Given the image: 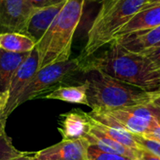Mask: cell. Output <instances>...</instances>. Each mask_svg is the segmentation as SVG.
<instances>
[{
    "label": "cell",
    "instance_id": "1",
    "mask_svg": "<svg viewBox=\"0 0 160 160\" xmlns=\"http://www.w3.org/2000/svg\"><path fill=\"white\" fill-rule=\"evenodd\" d=\"M84 61L85 72L98 69L145 91H160V68L142 54L126 50L115 40L101 54L93 55Z\"/></svg>",
    "mask_w": 160,
    "mask_h": 160
},
{
    "label": "cell",
    "instance_id": "20",
    "mask_svg": "<svg viewBox=\"0 0 160 160\" xmlns=\"http://www.w3.org/2000/svg\"><path fill=\"white\" fill-rule=\"evenodd\" d=\"M135 141L140 150L148 152L160 158V142L147 138L143 135H136Z\"/></svg>",
    "mask_w": 160,
    "mask_h": 160
},
{
    "label": "cell",
    "instance_id": "3",
    "mask_svg": "<svg viewBox=\"0 0 160 160\" xmlns=\"http://www.w3.org/2000/svg\"><path fill=\"white\" fill-rule=\"evenodd\" d=\"M86 0H67L36 48L39 69L70 59L74 34L81 22Z\"/></svg>",
    "mask_w": 160,
    "mask_h": 160
},
{
    "label": "cell",
    "instance_id": "29",
    "mask_svg": "<svg viewBox=\"0 0 160 160\" xmlns=\"http://www.w3.org/2000/svg\"><path fill=\"white\" fill-rule=\"evenodd\" d=\"M17 160H30V156H29L28 153H26L23 157H22L21 158H19V159Z\"/></svg>",
    "mask_w": 160,
    "mask_h": 160
},
{
    "label": "cell",
    "instance_id": "24",
    "mask_svg": "<svg viewBox=\"0 0 160 160\" xmlns=\"http://www.w3.org/2000/svg\"><path fill=\"white\" fill-rule=\"evenodd\" d=\"M27 1L34 9L48 6V0H27Z\"/></svg>",
    "mask_w": 160,
    "mask_h": 160
},
{
    "label": "cell",
    "instance_id": "15",
    "mask_svg": "<svg viewBox=\"0 0 160 160\" xmlns=\"http://www.w3.org/2000/svg\"><path fill=\"white\" fill-rule=\"evenodd\" d=\"M160 25V4L142 8L116 35L115 38L131 32L150 29Z\"/></svg>",
    "mask_w": 160,
    "mask_h": 160
},
{
    "label": "cell",
    "instance_id": "26",
    "mask_svg": "<svg viewBox=\"0 0 160 160\" xmlns=\"http://www.w3.org/2000/svg\"><path fill=\"white\" fill-rule=\"evenodd\" d=\"M147 138H150V139H154V140H157L160 142V125L157 126L156 128H153V130H151V132H149L148 134L146 135H143Z\"/></svg>",
    "mask_w": 160,
    "mask_h": 160
},
{
    "label": "cell",
    "instance_id": "10",
    "mask_svg": "<svg viewBox=\"0 0 160 160\" xmlns=\"http://www.w3.org/2000/svg\"><path fill=\"white\" fill-rule=\"evenodd\" d=\"M90 114L80 109H73L59 115L57 129L62 137V141L85 139L90 132Z\"/></svg>",
    "mask_w": 160,
    "mask_h": 160
},
{
    "label": "cell",
    "instance_id": "4",
    "mask_svg": "<svg viewBox=\"0 0 160 160\" xmlns=\"http://www.w3.org/2000/svg\"><path fill=\"white\" fill-rule=\"evenodd\" d=\"M148 0H105L93 21L88 33L87 41L80 54L86 60L102 47L112 43L120 30L140 12Z\"/></svg>",
    "mask_w": 160,
    "mask_h": 160
},
{
    "label": "cell",
    "instance_id": "16",
    "mask_svg": "<svg viewBox=\"0 0 160 160\" xmlns=\"http://www.w3.org/2000/svg\"><path fill=\"white\" fill-rule=\"evenodd\" d=\"M87 92L88 84L83 77V81L82 82L76 84L62 85L51 92L50 94L46 95L43 98L89 106Z\"/></svg>",
    "mask_w": 160,
    "mask_h": 160
},
{
    "label": "cell",
    "instance_id": "12",
    "mask_svg": "<svg viewBox=\"0 0 160 160\" xmlns=\"http://www.w3.org/2000/svg\"><path fill=\"white\" fill-rule=\"evenodd\" d=\"M114 40L129 52L142 53L144 51L160 46V25L131 32L118 37Z\"/></svg>",
    "mask_w": 160,
    "mask_h": 160
},
{
    "label": "cell",
    "instance_id": "19",
    "mask_svg": "<svg viewBox=\"0 0 160 160\" xmlns=\"http://www.w3.org/2000/svg\"><path fill=\"white\" fill-rule=\"evenodd\" d=\"M7 119L0 112V160H17L23 157L26 152L19 151L12 143L6 132Z\"/></svg>",
    "mask_w": 160,
    "mask_h": 160
},
{
    "label": "cell",
    "instance_id": "5",
    "mask_svg": "<svg viewBox=\"0 0 160 160\" xmlns=\"http://www.w3.org/2000/svg\"><path fill=\"white\" fill-rule=\"evenodd\" d=\"M84 73L85 61L80 56L38 69L21 94L17 102V108L28 100L43 98L46 95L62 85H68L71 82H82V81L77 78L83 76Z\"/></svg>",
    "mask_w": 160,
    "mask_h": 160
},
{
    "label": "cell",
    "instance_id": "27",
    "mask_svg": "<svg viewBox=\"0 0 160 160\" xmlns=\"http://www.w3.org/2000/svg\"><path fill=\"white\" fill-rule=\"evenodd\" d=\"M158 4H160V0H148L146 5L144 6V8H148V7L154 6V5H158Z\"/></svg>",
    "mask_w": 160,
    "mask_h": 160
},
{
    "label": "cell",
    "instance_id": "9",
    "mask_svg": "<svg viewBox=\"0 0 160 160\" xmlns=\"http://www.w3.org/2000/svg\"><path fill=\"white\" fill-rule=\"evenodd\" d=\"M88 148L85 139L62 141L30 156V160H87Z\"/></svg>",
    "mask_w": 160,
    "mask_h": 160
},
{
    "label": "cell",
    "instance_id": "11",
    "mask_svg": "<svg viewBox=\"0 0 160 160\" xmlns=\"http://www.w3.org/2000/svg\"><path fill=\"white\" fill-rule=\"evenodd\" d=\"M29 52L17 53L0 49V112H5L12 78Z\"/></svg>",
    "mask_w": 160,
    "mask_h": 160
},
{
    "label": "cell",
    "instance_id": "28",
    "mask_svg": "<svg viewBox=\"0 0 160 160\" xmlns=\"http://www.w3.org/2000/svg\"><path fill=\"white\" fill-rule=\"evenodd\" d=\"M67 0H48V6H52V5H57L63 2H66Z\"/></svg>",
    "mask_w": 160,
    "mask_h": 160
},
{
    "label": "cell",
    "instance_id": "30",
    "mask_svg": "<svg viewBox=\"0 0 160 160\" xmlns=\"http://www.w3.org/2000/svg\"><path fill=\"white\" fill-rule=\"evenodd\" d=\"M86 1H88V2H94V3H102L105 0H86Z\"/></svg>",
    "mask_w": 160,
    "mask_h": 160
},
{
    "label": "cell",
    "instance_id": "21",
    "mask_svg": "<svg viewBox=\"0 0 160 160\" xmlns=\"http://www.w3.org/2000/svg\"><path fill=\"white\" fill-rule=\"evenodd\" d=\"M87 160H133L123 156L106 153L93 146H89L87 151Z\"/></svg>",
    "mask_w": 160,
    "mask_h": 160
},
{
    "label": "cell",
    "instance_id": "18",
    "mask_svg": "<svg viewBox=\"0 0 160 160\" xmlns=\"http://www.w3.org/2000/svg\"><path fill=\"white\" fill-rule=\"evenodd\" d=\"M97 130L98 132L103 133L104 135L108 136L109 138L116 141L117 142L126 145L129 148L140 150L138 148V145L135 141V134L118 127H110L107 125H104L102 123H99L93 119L91 117V128Z\"/></svg>",
    "mask_w": 160,
    "mask_h": 160
},
{
    "label": "cell",
    "instance_id": "23",
    "mask_svg": "<svg viewBox=\"0 0 160 160\" xmlns=\"http://www.w3.org/2000/svg\"><path fill=\"white\" fill-rule=\"evenodd\" d=\"M150 106H152L157 112H158L160 113V91H157L154 94L153 99L151 100Z\"/></svg>",
    "mask_w": 160,
    "mask_h": 160
},
{
    "label": "cell",
    "instance_id": "14",
    "mask_svg": "<svg viewBox=\"0 0 160 160\" xmlns=\"http://www.w3.org/2000/svg\"><path fill=\"white\" fill-rule=\"evenodd\" d=\"M85 140L88 142L89 146H93L100 151L123 156L133 160L138 159L141 150H136L129 148L126 145H123L116 141L109 138L101 132H98L94 129H90V132L85 137Z\"/></svg>",
    "mask_w": 160,
    "mask_h": 160
},
{
    "label": "cell",
    "instance_id": "22",
    "mask_svg": "<svg viewBox=\"0 0 160 160\" xmlns=\"http://www.w3.org/2000/svg\"><path fill=\"white\" fill-rule=\"evenodd\" d=\"M143 56H145L147 59H149L156 67L160 68V46L152 48L150 50L144 51L142 53Z\"/></svg>",
    "mask_w": 160,
    "mask_h": 160
},
{
    "label": "cell",
    "instance_id": "25",
    "mask_svg": "<svg viewBox=\"0 0 160 160\" xmlns=\"http://www.w3.org/2000/svg\"><path fill=\"white\" fill-rule=\"evenodd\" d=\"M137 160H160V158L154 156V155H152V154H150V153H148V152L141 150Z\"/></svg>",
    "mask_w": 160,
    "mask_h": 160
},
{
    "label": "cell",
    "instance_id": "7",
    "mask_svg": "<svg viewBox=\"0 0 160 160\" xmlns=\"http://www.w3.org/2000/svg\"><path fill=\"white\" fill-rule=\"evenodd\" d=\"M33 10L27 0H0V34L26 35L28 20Z\"/></svg>",
    "mask_w": 160,
    "mask_h": 160
},
{
    "label": "cell",
    "instance_id": "13",
    "mask_svg": "<svg viewBox=\"0 0 160 160\" xmlns=\"http://www.w3.org/2000/svg\"><path fill=\"white\" fill-rule=\"evenodd\" d=\"M66 2L40 8H35L28 20L26 35L38 43L47 32Z\"/></svg>",
    "mask_w": 160,
    "mask_h": 160
},
{
    "label": "cell",
    "instance_id": "6",
    "mask_svg": "<svg viewBox=\"0 0 160 160\" xmlns=\"http://www.w3.org/2000/svg\"><path fill=\"white\" fill-rule=\"evenodd\" d=\"M89 114L99 123L110 127L122 128L136 135H146L151 132L154 128L160 125V121H149L139 116L132 107L100 113L89 112Z\"/></svg>",
    "mask_w": 160,
    "mask_h": 160
},
{
    "label": "cell",
    "instance_id": "2",
    "mask_svg": "<svg viewBox=\"0 0 160 160\" xmlns=\"http://www.w3.org/2000/svg\"><path fill=\"white\" fill-rule=\"evenodd\" d=\"M84 80L88 84V107L93 113L148 105L155 94L121 82L98 69L86 70Z\"/></svg>",
    "mask_w": 160,
    "mask_h": 160
},
{
    "label": "cell",
    "instance_id": "8",
    "mask_svg": "<svg viewBox=\"0 0 160 160\" xmlns=\"http://www.w3.org/2000/svg\"><path fill=\"white\" fill-rule=\"evenodd\" d=\"M39 69V55L37 48L31 51L28 56L17 68L9 88V98L4 112V117H8L17 108V102L21 94L31 82L33 77Z\"/></svg>",
    "mask_w": 160,
    "mask_h": 160
},
{
    "label": "cell",
    "instance_id": "17",
    "mask_svg": "<svg viewBox=\"0 0 160 160\" xmlns=\"http://www.w3.org/2000/svg\"><path fill=\"white\" fill-rule=\"evenodd\" d=\"M36 41L29 36L22 33H2L0 34V49L17 52H30L36 48Z\"/></svg>",
    "mask_w": 160,
    "mask_h": 160
}]
</instances>
